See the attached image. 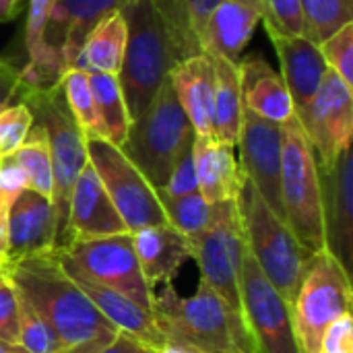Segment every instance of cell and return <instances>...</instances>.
Segmentation results:
<instances>
[{"label": "cell", "mask_w": 353, "mask_h": 353, "mask_svg": "<svg viewBox=\"0 0 353 353\" xmlns=\"http://www.w3.org/2000/svg\"><path fill=\"white\" fill-rule=\"evenodd\" d=\"M12 288L48 321L62 353H99L120 331L64 273L58 252L2 265Z\"/></svg>", "instance_id": "obj_1"}, {"label": "cell", "mask_w": 353, "mask_h": 353, "mask_svg": "<svg viewBox=\"0 0 353 353\" xmlns=\"http://www.w3.org/2000/svg\"><path fill=\"white\" fill-rule=\"evenodd\" d=\"M151 314L168 345L190 353H254L242 316L203 279L188 298L172 285L153 292Z\"/></svg>", "instance_id": "obj_2"}, {"label": "cell", "mask_w": 353, "mask_h": 353, "mask_svg": "<svg viewBox=\"0 0 353 353\" xmlns=\"http://www.w3.org/2000/svg\"><path fill=\"white\" fill-rule=\"evenodd\" d=\"M126 21V48L120 89L130 122L141 118L180 60L163 19L151 0H130L122 10Z\"/></svg>", "instance_id": "obj_3"}, {"label": "cell", "mask_w": 353, "mask_h": 353, "mask_svg": "<svg viewBox=\"0 0 353 353\" xmlns=\"http://www.w3.org/2000/svg\"><path fill=\"white\" fill-rule=\"evenodd\" d=\"M14 103H25L33 114V122H37L48 137L50 159H52L50 203L56 223V252H58L66 246L68 205H70L74 182L83 172V168L89 163L85 134L74 122L60 85L48 91H33L19 85Z\"/></svg>", "instance_id": "obj_4"}, {"label": "cell", "mask_w": 353, "mask_h": 353, "mask_svg": "<svg viewBox=\"0 0 353 353\" xmlns=\"http://www.w3.org/2000/svg\"><path fill=\"white\" fill-rule=\"evenodd\" d=\"M236 207L246 250L279 294L292 302L310 254L302 248L285 219L267 205L246 178H242L236 194Z\"/></svg>", "instance_id": "obj_5"}, {"label": "cell", "mask_w": 353, "mask_h": 353, "mask_svg": "<svg viewBox=\"0 0 353 353\" xmlns=\"http://www.w3.org/2000/svg\"><path fill=\"white\" fill-rule=\"evenodd\" d=\"M194 137V128L168 79L145 114L130 122L120 149L157 190L165 186L178 159L192 149Z\"/></svg>", "instance_id": "obj_6"}, {"label": "cell", "mask_w": 353, "mask_h": 353, "mask_svg": "<svg viewBox=\"0 0 353 353\" xmlns=\"http://www.w3.org/2000/svg\"><path fill=\"white\" fill-rule=\"evenodd\" d=\"M283 219L308 254L327 248L323 192L314 149L298 118L281 126V180Z\"/></svg>", "instance_id": "obj_7"}, {"label": "cell", "mask_w": 353, "mask_h": 353, "mask_svg": "<svg viewBox=\"0 0 353 353\" xmlns=\"http://www.w3.org/2000/svg\"><path fill=\"white\" fill-rule=\"evenodd\" d=\"M352 302L350 271L327 248L310 254L290 302L300 352L319 353L327 327L352 314Z\"/></svg>", "instance_id": "obj_8"}, {"label": "cell", "mask_w": 353, "mask_h": 353, "mask_svg": "<svg viewBox=\"0 0 353 353\" xmlns=\"http://www.w3.org/2000/svg\"><path fill=\"white\" fill-rule=\"evenodd\" d=\"M85 147L89 165L130 234L141 228L168 223L157 190L120 147L105 139H85Z\"/></svg>", "instance_id": "obj_9"}, {"label": "cell", "mask_w": 353, "mask_h": 353, "mask_svg": "<svg viewBox=\"0 0 353 353\" xmlns=\"http://www.w3.org/2000/svg\"><path fill=\"white\" fill-rule=\"evenodd\" d=\"M192 261H196L201 279L234 310L240 312V275L244 263V234L234 201L213 205L209 225L190 238Z\"/></svg>", "instance_id": "obj_10"}, {"label": "cell", "mask_w": 353, "mask_h": 353, "mask_svg": "<svg viewBox=\"0 0 353 353\" xmlns=\"http://www.w3.org/2000/svg\"><path fill=\"white\" fill-rule=\"evenodd\" d=\"M240 312L254 353H302L290 302L265 277L248 250L240 275Z\"/></svg>", "instance_id": "obj_11"}, {"label": "cell", "mask_w": 353, "mask_h": 353, "mask_svg": "<svg viewBox=\"0 0 353 353\" xmlns=\"http://www.w3.org/2000/svg\"><path fill=\"white\" fill-rule=\"evenodd\" d=\"M58 252L95 283L126 296L128 300L151 312L153 290L143 277L130 232L70 242Z\"/></svg>", "instance_id": "obj_12"}, {"label": "cell", "mask_w": 353, "mask_h": 353, "mask_svg": "<svg viewBox=\"0 0 353 353\" xmlns=\"http://www.w3.org/2000/svg\"><path fill=\"white\" fill-rule=\"evenodd\" d=\"M296 118L314 149L316 163L331 165L343 149L352 147L353 89L329 68L316 95Z\"/></svg>", "instance_id": "obj_13"}, {"label": "cell", "mask_w": 353, "mask_h": 353, "mask_svg": "<svg viewBox=\"0 0 353 353\" xmlns=\"http://www.w3.org/2000/svg\"><path fill=\"white\" fill-rule=\"evenodd\" d=\"M240 149V172L267 205L283 217L279 180H281V126L269 122L248 108L242 112V128L238 145Z\"/></svg>", "instance_id": "obj_14"}, {"label": "cell", "mask_w": 353, "mask_h": 353, "mask_svg": "<svg viewBox=\"0 0 353 353\" xmlns=\"http://www.w3.org/2000/svg\"><path fill=\"white\" fill-rule=\"evenodd\" d=\"M323 217L327 250L352 271L353 259V155L352 147L343 149L337 159L321 168Z\"/></svg>", "instance_id": "obj_15"}, {"label": "cell", "mask_w": 353, "mask_h": 353, "mask_svg": "<svg viewBox=\"0 0 353 353\" xmlns=\"http://www.w3.org/2000/svg\"><path fill=\"white\" fill-rule=\"evenodd\" d=\"M56 252V223L50 199L23 190L6 215V254L2 265Z\"/></svg>", "instance_id": "obj_16"}, {"label": "cell", "mask_w": 353, "mask_h": 353, "mask_svg": "<svg viewBox=\"0 0 353 353\" xmlns=\"http://www.w3.org/2000/svg\"><path fill=\"white\" fill-rule=\"evenodd\" d=\"M126 232L128 230L103 190L95 170L87 163L79 174L70 194L66 246L79 240H95Z\"/></svg>", "instance_id": "obj_17"}, {"label": "cell", "mask_w": 353, "mask_h": 353, "mask_svg": "<svg viewBox=\"0 0 353 353\" xmlns=\"http://www.w3.org/2000/svg\"><path fill=\"white\" fill-rule=\"evenodd\" d=\"M58 259H60L64 273L83 290V294L91 300V304L99 310V314L108 319L120 333L134 337L137 341L151 347L153 352H159L168 345L165 337L157 329L155 319L149 310L141 308L126 296L95 283L93 279L83 275L70 261H66L60 252H58Z\"/></svg>", "instance_id": "obj_18"}, {"label": "cell", "mask_w": 353, "mask_h": 353, "mask_svg": "<svg viewBox=\"0 0 353 353\" xmlns=\"http://www.w3.org/2000/svg\"><path fill=\"white\" fill-rule=\"evenodd\" d=\"M143 277L155 292L159 285H172L182 267L192 261V242L170 223L141 228L130 234Z\"/></svg>", "instance_id": "obj_19"}, {"label": "cell", "mask_w": 353, "mask_h": 353, "mask_svg": "<svg viewBox=\"0 0 353 353\" xmlns=\"http://www.w3.org/2000/svg\"><path fill=\"white\" fill-rule=\"evenodd\" d=\"M130 0H56L48 27L46 43L58 50L66 68H72L74 58L97 23L120 12Z\"/></svg>", "instance_id": "obj_20"}, {"label": "cell", "mask_w": 353, "mask_h": 353, "mask_svg": "<svg viewBox=\"0 0 353 353\" xmlns=\"http://www.w3.org/2000/svg\"><path fill=\"white\" fill-rule=\"evenodd\" d=\"M238 72L244 108L279 126L296 120V110L281 74L261 54L240 58Z\"/></svg>", "instance_id": "obj_21"}, {"label": "cell", "mask_w": 353, "mask_h": 353, "mask_svg": "<svg viewBox=\"0 0 353 353\" xmlns=\"http://www.w3.org/2000/svg\"><path fill=\"white\" fill-rule=\"evenodd\" d=\"M269 39L275 46L281 64V79L290 91L296 116H300L316 95L325 74L329 72V66L319 46L304 35L298 37L269 35Z\"/></svg>", "instance_id": "obj_22"}, {"label": "cell", "mask_w": 353, "mask_h": 353, "mask_svg": "<svg viewBox=\"0 0 353 353\" xmlns=\"http://www.w3.org/2000/svg\"><path fill=\"white\" fill-rule=\"evenodd\" d=\"M261 21L263 10L259 0H221L205 27V54L238 62Z\"/></svg>", "instance_id": "obj_23"}, {"label": "cell", "mask_w": 353, "mask_h": 353, "mask_svg": "<svg viewBox=\"0 0 353 353\" xmlns=\"http://www.w3.org/2000/svg\"><path fill=\"white\" fill-rule=\"evenodd\" d=\"M174 93L196 137H213V64L207 54L186 58L170 72Z\"/></svg>", "instance_id": "obj_24"}, {"label": "cell", "mask_w": 353, "mask_h": 353, "mask_svg": "<svg viewBox=\"0 0 353 353\" xmlns=\"http://www.w3.org/2000/svg\"><path fill=\"white\" fill-rule=\"evenodd\" d=\"M192 159L199 180V192L209 205L236 199L244 176L234 155V147L213 137H194Z\"/></svg>", "instance_id": "obj_25"}, {"label": "cell", "mask_w": 353, "mask_h": 353, "mask_svg": "<svg viewBox=\"0 0 353 353\" xmlns=\"http://www.w3.org/2000/svg\"><path fill=\"white\" fill-rule=\"evenodd\" d=\"M163 19L180 60L201 56L207 21L221 0H151Z\"/></svg>", "instance_id": "obj_26"}, {"label": "cell", "mask_w": 353, "mask_h": 353, "mask_svg": "<svg viewBox=\"0 0 353 353\" xmlns=\"http://www.w3.org/2000/svg\"><path fill=\"white\" fill-rule=\"evenodd\" d=\"M213 64V139L236 147L242 128V91H240V72L238 62H232L221 56L207 54Z\"/></svg>", "instance_id": "obj_27"}, {"label": "cell", "mask_w": 353, "mask_h": 353, "mask_svg": "<svg viewBox=\"0 0 353 353\" xmlns=\"http://www.w3.org/2000/svg\"><path fill=\"white\" fill-rule=\"evenodd\" d=\"M126 48V21L122 12H114L105 17L101 23L93 27V31L85 37L72 68L85 72H108L118 74Z\"/></svg>", "instance_id": "obj_28"}, {"label": "cell", "mask_w": 353, "mask_h": 353, "mask_svg": "<svg viewBox=\"0 0 353 353\" xmlns=\"http://www.w3.org/2000/svg\"><path fill=\"white\" fill-rule=\"evenodd\" d=\"M89 85L103 128V139L116 147H122L128 137L130 116L118 77L108 72H89Z\"/></svg>", "instance_id": "obj_29"}, {"label": "cell", "mask_w": 353, "mask_h": 353, "mask_svg": "<svg viewBox=\"0 0 353 353\" xmlns=\"http://www.w3.org/2000/svg\"><path fill=\"white\" fill-rule=\"evenodd\" d=\"M12 161L19 165L27 180V188L52 199V159H50V147H48V137L43 128L33 122L27 139L23 145L10 155Z\"/></svg>", "instance_id": "obj_30"}, {"label": "cell", "mask_w": 353, "mask_h": 353, "mask_svg": "<svg viewBox=\"0 0 353 353\" xmlns=\"http://www.w3.org/2000/svg\"><path fill=\"white\" fill-rule=\"evenodd\" d=\"M66 105L79 124L85 139H103V128L95 110V99L89 85V72L79 68H68L60 81Z\"/></svg>", "instance_id": "obj_31"}, {"label": "cell", "mask_w": 353, "mask_h": 353, "mask_svg": "<svg viewBox=\"0 0 353 353\" xmlns=\"http://www.w3.org/2000/svg\"><path fill=\"white\" fill-rule=\"evenodd\" d=\"M300 6L304 37L316 46L343 25L353 23V0H300Z\"/></svg>", "instance_id": "obj_32"}, {"label": "cell", "mask_w": 353, "mask_h": 353, "mask_svg": "<svg viewBox=\"0 0 353 353\" xmlns=\"http://www.w3.org/2000/svg\"><path fill=\"white\" fill-rule=\"evenodd\" d=\"M157 194L168 223L174 225L178 232H182L186 238L201 234L209 225L213 217V205H209L201 196V192H192L186 196H165L161 192Z\"/></svg>", "instance_id": "obj_33"}, {"label": "cell", "mask_w": 353, "mask_h": 353, "mask_svg": "<svg viewBox=\"0 0 353 353\" xmlns=\"http://www.w3.org/2000/svg\"><path fill=\"white\" fill-rule=\"evenodd\" d=\"M17 292V290H14ZM19 298V341L23 353H62V343L48 321L17 292Z\"/></svg>", "instance_id": "obj_34"}, {"label": "cell", "mask_w": 353, "mask_h": 353, "mask_svg": "<svg viewBox=\"0 0 353 353\" xmlns=\"http://www.w3.org/2000/svg\"><path fill=\"white\" fill-rule=\"evenodd\" d=\"M267 35L298 37L304 35L300 0H259Z\"/></svg>", "instance_id": "obj_35"}, {"label": "cell", "mask_w": 353, "mask_h": 353, "mask_svg": "<svg viewBox=\"0 0 353 353\" xmlns=\"http://www.w3.org/2000/svg\"><path fill=\"white\" fill-rule=\"evenodd\" d=\"M33 114L25 103H10L0 110V159L10 157L27 139Z\"/></svg>", "instance_id": "obj_36"}, {"label": "cell", "mask_w": 353, "mask_h": 353, "mask_svg": "<svg viewBox=\"0 0 353 353\" xmlns=\"http://www.w3.org/2000/svg\"><path fill=\"white\" fill-rule=\"evenodd\" d=\"M319 50L331 70H335L353 89V23L319 43Z\"/></svg>", "instance_id": "obj_37"}, {"label": "cell", "mask_w": 353, "mask_h": 353, "mask_svg": "<svg viewBox=\"0 0 353 353\" xmlns=\"http://www.w3.org/2000/svg\"><path fill=\"white\" fill-rule=\"evenodd\" d=\"M157 192L165 196H186L192 192H199V180H196V170H194V159H192V149L186 151L178 163L174 165L168 182L163 188H157Z\"/></svg>", "instance_id": "obj_38"}, {"label": "cell", "mask_w": 353, "mask_h": 353, "mask_svg": "<svg viewBox=\"0 0 353 353\" xmlns=\"http://www.w3.org/2000/svg\"><path fill=\"white\" fill-rule=\"evenodd\" d=\"M27 190V180L12 157L0 159V217L6 219L12 203Z\"/></svg>", "instance_id": "obj_39"}, {"label": "cell", "mask_w": 353, "mask_h": 353, "mask_svg": "<svg viewBox=\"0 0 353 353\" xmlns=\"http://www.w3.org/2000/svg\"><path fill=\"white\" fill-rule=\"evenodd\" d=\"M0 339L10 345L19 341V298L6 277L0 281Z\"/></svg>", "instance_id": "obj_40"}, {"label": "cell", "mask_w": 353, "mask_h": 353, "mask_svg": "<svg viewBox=\"0 0 353 353\" xmlns=\"http://www.w3.org/2000/svg\"><path fill=\"white\" fill-rule=\"evenodd\" d=\"M319 353H353L352 314H345L327 327Z\"/></svg>", "instance_id": "obj_41"}, {"label": "cell", "mask_w": 353, "mask_h": 353, "mask_svg": "<svg viewBox=\"0 0 353 353\" xmlns=\"http://www.w3.org/2000/svg\"><path fill=\"white\" fill-rule=\"evenodd\" d=\"M21 85V70L14 68L10 62L0 60V110L17 101Z\"/></svg>", "instance_id": "obj_42"}, {"label": "cell", "mask_w": 353, "mask_h": 353, "mask_svg": "<svg viewBox=\"0 0 353 353\" xmlns=\"http://www.w3.org/2000/svg\"><path fill=\"white\" fill-rule=\"evenodd\" d=\"M99 353H155L151 347L143 345L141 341H137L134 337L126 335V333H118L103 350Z\"/></svg>", "instance_id": "obj_43"}, {"label": "cell", "mask_w": 353, "mask_h": 353, "mask_svg": "<svg viewBox=\"0 0 353 353\" xmlns=\"http://www.w3.org/2000/svg\"><path fill=\"white\" fill-rule=\"evenodd\" d=\"M21 10V0H0V23L12 21Z\"/></svg>", "instance_id": "obj_44"}, {"label": "cell", "mask_w": 353, "mask_h": 353, "mask_svg": "<svg viewBox=\"0 0 353 353\" xmlns=\"http://www.w3.org/2000/svg\"><path fill=\"white\" fill-rule=\"evenodd\" d=\"M4 254H6V219L0 217V256L4 263Z\"/></svg>", "instance_id": "obj_45"}, {"label": "cell", "mask_w": 353, "mask_h": 353, "mask_svg": "<svg viewBox=\"0 0 353 353\" xmlns=\"http://www.w3.org/2000/svg\"><path fill=\"white\" fill-rule=\"evenodd\" d=\"M0 353H23V350L19 345H10V343L0 339Z\"/></svg>", "instance_id": "obj_46"}, {"label": "cell", "mask_w": 353, "mask_h": 353, "mask_svg": "<svg viewBox=\"0 0 353 353\" xmlns=\"http://www.w3.org/2000/svg\"><path fill=\"white\" fill-rule=\"evenodd\" d=\"M155 353H190V352L180 350V347H176V345H165L163 350H159V352H155Z\"/></svg>", "instance_id": "obj_47"}, {"label": "cell", "mask_w": 353, "mask_h": 353, "mask_svg": "<svg viewBox=\"0 0 353 353\" xmlns=\"http://www.w3.org/2000/svg\"><path fill=\"white\" fill-rule=\"evenodd\" d=\"M4 279V271H2V265H0V281Z\"/></svg>", "instance_id": "obj_48"}, {"label": "cell", "mask_w": 353, "mask_h": 353, "mask_svg": "<svg viewBox=\"0 0 353 353\" xmlns=\"http://www.w3.org/2000/svg\"><path fill=\"white\" fill-rule=\"evenodd\" d=\"M0 265H2V256H0Z\"/></svg>", "instance_id": "obj_49"}]
</instances>
